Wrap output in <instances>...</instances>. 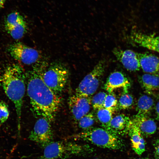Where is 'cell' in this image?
<instances>
[{"label": "cell", "instance_id": "6da1fadb", "mask_svg": "<svg viewBox=\"0 0 159 159\" xmlns=\"http://www.w3.org/2000/svg\"><path fill=\"white\" fill-rule=\"evenodd\" d=\"M34 65L25 74L32 111L35 116L44 118L51 122L55 119L62 100L42 79L43 73L47 67V63L39 61Z\"/></svg>", "mask_w": 159, "mask_h": 159}, {"label": "cell", "instance_id": "7a4b0ae2", "mask_svg": "<svg viewBox=\"0 0 159 159\" xmlns=\"http://www.w3.org/2000/svg\"><path fill=\"white\" fill-rule=\"evenodd\" d=\"M26 74L17 64L9 65L0 77V84L5 93L13 103L18 127H20L23 99L25 91Z\"/></svg>", "mask_w": 159, "mask_h": 159}, {"label": "cell", "instance_id": "3957f363", "mask_svg": "<svg viewBox=\"0 0 159 159\" xmlns=\"http://www.w3.org/2000/svg\"><path fill=\"white\" fill-rule=\"evenodd\" d=\"M76 137L97 146L110 149L119 150L123 146L117 135L104 128H91L84 130Z\"/></svg>", "mask_w": 159, "mask_h": 159}, {"label": "cell", "instance_id": "277c9868", "mask_svg": "<svg viewBox=\"0 0 159 159\" xmlns=\"http://www.w3.org/2000/svg\"><path fill=\"white\" fill-rule=\"evenodd\" d=\"M69 70L59 62L52 63L43 73L42 79L46 85L58 95L64 89L69 78Z\"/></svg>", "mask_w": 159, "mask_h": 159}, {"label": "cell", "instance_id": "5b68a950", "mask_svg": "<svg viewBox=\"0 0 159 159\" xmlns=\"http://www.w3.org/2000/svg\"><path fill=\"white\" fill-rule=\"evenodd\" d=\"M84 147L69 142L53 141L44 148L40 159H65L81 154L84 152Z\"/></svg>", "mask_w": 159, "mask_h": 159}, {"label": "cell", "instance_id": "8992f818", "mask_svg": "<svg viewBox=\"0 0 159 159\" xmlns=\"http://www.w3.org/2000/svg\"><path fill=\"white\" fill-rule=\"evenodd\" d=\"M105 66V60L100 61L81 81L76 90L75 94L90 97L94 94L98 87Z\"/></svg>", "mask_w": 159, "mask_h": 159}, {"label": "cell", "instance_id": "52a82bcc", "mask_svg": "<svg viewBox=\"0 0 159 159\" xmlns=\"http://www.w3.org/2000/svg\"><path fill=\"white\" fill-rule=\"evenodd\" d=\"M8 51L14 59L26 65L34 64L39 61L40 55L38 50L21 42L10 45Z\"/></svg>", "mask_w": 159, "mask_h": 159}, {"label": "cell", "instance_id": "ba28073f", "mask_svg": "<svg viewBox=\"0 0 159 159\" xmlns=\"http://www.w3.org/2000/svg\"><path fill=\"white\" fill-rule=\"evenodd\" d=\"M51 122L43 117L37 120L29 138L44 148L53 142V132Z\"/></svg>", "mask_w": 159, "mask_h": 159}, {"label": "cell", "instance_id": "9c48e42d", "mask_svg": "<svg viewBox=\"0 0 159 159\" xmlns=\"http://www.w3.org/2000/svg\"><path fill=\"white\" fill-rule=\"evenodd\" d=\"M5 28L8 33L14 39L21 38L27 32V26L23 17L17 12H13L7 16Z\"/></svg>", "mask_w": 159, "mask_h": 159}, {"label": "cell", "instance_id": "30bf717a", "mask_svg": "<svg viewBox=\"0 0 159 159\" xmlns=\"http://www.w3.org/2000/svg\"><path fill=\"white\" fill-rule=\"evenodd\" d=\"M68 103L73 118L78 122L89 112L91 98L90 97L80 96L75 94L69 97Z\"/></svg>", "mask_w": 159, "mask_h": 159}, {"label": "cell", "instance_id": "8fae6325", "mask_svg": "<svg viewBox=\"0 0 159 159\" xmlns=\"http://www.w3.org/2000/svg\"><path fill=\"white\" fill-rule=\"evenodd\" d=\"M112 52L117 59L128 71L135 72L141 68L138 53L129 49L114 48Z\"/></svg>", "mask_w": 159, "mask_h": 159}, {"label": "cell", "instance_id": "7c38bea8", "mask_svg": "<svg viewBox=\"0 0 159 159\" xmlns=\"http://www.w3.org/2000/svg\"><path fill=\"white\" fill-rule=\"evenodd\" d=\"M131 83L128 78L123 72L117 71L110 74L104 85L105 89L109 93L119 88L123 89L124 93H127Z\"/></svg>", "mask_w": 159, "mask_h": 159}, {"label": "cell", "instance_id": "4fadbf2b", "mask_svg": "<svg viewBox=\"0 0 159 159\" xmlns=\"http://www.w3.org/2000/svg\"><path fill=\"white\" fill-rule=\"evenodd\" d=\"M131 41L136 45L159 53V35L133 32L130 36Z\"/></svg>", "mask_w": 159, "mask_h": 159}, {"label": "cell", "instance_id": "5bb4252c", "mask_svg": "<svg viewBox=\"0 0 159 159\" xmlns=\"http://www.w3.org/2000/svg\"><path fill=\"white\" fill-rule=\"evenodd\" d=\"M141 68L147 74L159 75V58L148 53H138Z\"/></svg>", "mask_w": 159, "mask_h": 159}, {"label": "cell", "instance_id": "9a60e30c", "mask_svg": "<svg viewBox=\"0 0 159 159\" xmlns=\"http://www.w3.org/2000/svg\"><path fill=\"white\" fill-rule=\"evenodd\" d=\"M131 121L143 137H148L156 131V124L150 117H140L135 116Z\"/></svg>", "mask_w": 159, "mask_h": 159}, {"label": "cell", "instance_id": "2e32d148", "mask_svg": "<svg viewBox=\"0 0 159 159\" xmlns=\"http://www.w3.org/2000/svg\"><path fill=\"white\" fill-rule=\"evenodd\" d=\"M138 81L145 92L148 94L157 95L159 94V77L149 74L140 76Z\"/></svg>", "mask_w": 159, "mask_h": 159}, {"label": "cell", "instance_id": "e0dca14e", "mask_svg": "<svg viewBox=\"0 0 159 159\" xmlns=\"http://www.w3.org/2000/svg\"><path fill=\"white\" fill-rule=\"evenodd\" d=\"M131 123V120L124 114L117 115L110 121L109 131L117 135L128 133Z\"/></svg>", "mask_w": 159, "mask_h": 159}, {"label": "cell", "instance_id": "ac0fdd59", "mask_svg": "<svg viewBox=\"0 0 159 159\" xmlns=\"http://www.w3.org/2000/svg\"><path fill=\"white\" fill-rule=\"evenodd\" d=\"M128 133L130 138L133 150L138 155H141L145 150V143L143 136L132 122Z\"/></svg>", "mask_w": 159, "mask_h": 159}, {"label": "cell", "instance_id": "d6986e66", "mask_svg": "<svg viewBox=\"0 0 159 159\" xmlns=\"http://www.w3.org/2000/svg\"><path fill=\"white\" fill-rule=\"evenodd\" d=\"M155 107L153 100L150 97L143 95L140 96L138 100L136 111L135 116L142 117H150Z\"/></svg>", "mask_w": 159, "mask_h": 159}, {"label": "cell", "instance_id": "ffe728a7", "mask_svg": "<svg viewBox=\"0 0 159 159\" xmlns=\"http://www.w3.org/2000/svg\"><path fill=\"white\" fill-rule=\"evenodd\" d=\"M113 112L104 108L98 110L97 112L98 119L104 128L109 130Z\"/></svg>", "mask_w": 159, "mask_h": 159}, {"label": "cell", "instance_id": "44dd1931", "mask_svg": "<svg viewBox=\"0 0 159 159\" xmlns=\"http://www.w3.org/2000/svg\"><path fill=\"white\" fill-rule=\"evenodd\" d=\"M95 117L93 113H89L84 115L78 121L79 127L84 130L91 128L95 121Z\"/></svg>", "mask_w": 159, "mask_h": 159}, {"label": "cell", "instance_id": "7402d4cb", "mask_svg": "<svg viewBox=\"0 0 159 159\" xmlns=\"http://www.w3.org/2000/svg\"><path fill=\"white\" fill-rule=\"evenodd\" d=\"M107 94L100 92L95 95L91 99V105L94 110H98L104 108V104Z\"/></svg>", "mask_w": 159, "mask_h": 159}, {"label": "cell", "instance_id": "603a6c76", "mask_svg": "<svg viewBox=\"0 0 159 159\" xmlns=\"http://www.w3.org/2000/svg\"><path fill=\"white\" fill-rule=\"evenodd\" d=\"M112 93L107 95L104 102V108L113 112L118 107V102L115 96Z\"/></svg>", "mask_w": 159, "mask_h": 159}, {"label": "cell", "instance_id": "cb8c5ba5", "mask_svg": "<svg viewBox=\"0 0 159 159\" xmlns=\"http://www.w3.org/2000/svg\"><path fill=\"white\" fill-rule=\"evenodd\" d=\"M134 102L133 98L131 95L123 93L120 98L118 102V107L121 109H126L130 107Z\"/></svg>", "mask_w": 159, "mask_h": 159}, {"label": "cell", "instance_id": "d4e9b609", "mask_svg": "<svg viewBox=\"0 0 159 159\" xmlns=\"http://www.w3.org/2000/svg\"><path fill=\"white\" fill-rule=\"evenodd\" d=\"M9 114V112L7 105L3 101L0 102V125L7 120Z\"/></svg>", "mask_w": 159, "mask_h": 159}, {"label": "cell", "instance_id": "484cf974", "mask_svg": "<svg viewBox=\"0 0 159 159\" xmlns=\"http://www.w3.org/2000/svg\"><path fill=\"white\" fill-rule=\"evenodd\" d=\"M153 145L154 149V156L155 159H159V139H156Z\"/></svg>", "mask_w": 159, "mask_h": 159}, {"label": "cell", "instance_id": "4316f807", "mask_svg": "<svg viewBox=\"0 0 159 159\" xmlns=\"http://www.w3.org/2000/svg\"><path fill=\"white\" fill-rule=\"evenodd\" d=\"M156 119L159 121V101L155 106Z\"/></svg>", "mask_w": 159, "mask_h": 159}, {"label": "cell", "instance_id": "83f0119b", "mask_svg": "<svg viewBox=\"0 0 159 159\" xmlns=\"http://www.w3.org/2000/svg\"><path fill=\"white\" fill-rule=\"evenodd\" d=\"M7 0H0V9L2 8Z\"/></svg>", "mask_w": 159, "mask_h": 159}, {"label": "cell", "instance_id": "f1b7e54d", "mask_svg": "<svg viewBox=\"0 0 159 159\" xmlns=\"http://www.w3.org/2000/svg\"><path fill=\"white\" fill-rule=\"evenodd\" d=\"M136 159H148L146 158H138Z\"/></svg>", "mask_w": 159, "mask_h": 159}]
</instances>
